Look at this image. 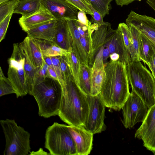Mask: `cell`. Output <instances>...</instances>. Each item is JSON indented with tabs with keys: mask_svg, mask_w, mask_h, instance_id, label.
Returning <instances> with one entry per match:
<instances>
[{
	"mask_svg": "<svg viewBox=\"0 0 155 155\" xmlns=\"http://www.w3.org/2000/svg\"><path fill=\"white\" fill-rule=\"evenodd\" d=\"M30 95L38 104L39 116L45 118L58 115L62 95L60 82L50 77L35 85Z\"/></svg>",
	"mask_w": 155,
	"mask_h": 155,
	"instance_id": "3957f363",
	"label": "cell"
},
{
	"mask_svg": "<svg viewBox=\"0 0 155 155\" xmlns=\"http://www.w3.org/2000/svg\"><path fill=\"white\" fill-rule=\"evenodd\" d=\"M13 12L11 13L0 22V42L5 38L7 30Z\"/></svg>",
	"mask_w": 155,
	"mask_h": 155,
	"instance_id": "e575fe53",
	"label": "cell"
},
{
	"mask_svg": "<svg viewBox=\"0 0 155 155\" xmlns=\"http://www.w3.org/2000/svg\"><path fill=\"white\" fill-rule=\"evenodd\" d=\"M109 57L110 60L113 61H119L120 59V55L116 53H114L110 54Z\"/></svg>",
	"mask_w": 155,
	"mask_h": 155,
	"instance_id": "60d3db41",
	"label": "cell"
},
{
	"mask_svg": "<svg viewBox=\"0 0 155 155\" xmlns=\"http://www.w3.org/2000/svg\"><path fill=\"white\" fill-rule=\"evenodd\" d=\"M55 20L54 16L42 3L37 12L27 17L21 16L18 23L22 30L27 33L31 29Z\"/></svg>",
	"mask_w": 155,
	"mask_h": 155,
	"instance_id": "5bb4252c",
	"label": "cell"
},
{
	"mask_svg": "<svg viewBox=\"0 0 155 155\" xmlns=\"http://www.w3.org/2000/svg\"><path fill=\"white\" fill-rule=\"evenodd\" d=\"M45 147L51 155H77L74 142L68 125L54 122L47 129Z\"/></svg>",
	"mask_w": 155,
	"mask_h": 155,
	"instance_id": "8992f818",
	"label": "cell"
},
{
	"mask_svg": "<svg viewBox=\"0 0 155 155\" xmlns=\"http://www.w3.org/2000/svg\"><path fill=\"white\" fill-rule=\"evenodd\" d=\"M60 66L62 76L65 81L66 79L72 75L65 56H60Z\"/></svg>",
	"mask_w": 155,
	"mask_h": 155,
	"instance_id": "836d02e7",
	"label": "cell"
},
{
	"mask_svg": "<svg viewBox=\"0 0 155 155\" xmlns=\"http://www.w3.org/2000/svg\"><path fill=\"white\" fill-rule=\"evenodd\" d=\"M48 72L50 77L60 82V80L59 77H58L56 72L53 68L49 66L48 68Z\"/></svg>",
	"mask_w": 155,
	"mask_h": 155,
	"instance_id": "f35d334b",
	"label": "cell"
},
{
	"mask_svg": "<svg viewBox=\"0 0 155 155\" xmlns=\"http://www.w3.org/2000/svg\"><path fill=\"white\" fill-rule=\"evenodd\" d=\"M76 20H66L71 38L72 50L79 61L81 64H84L89 66V57L81 44L80 35L76 25Z\"/></svg>",
	"mask_w": 155,
	"mask_h": 155,
	"instance_id": "2e32d148",
	"label": "cell"
},
{
	"mask_svg": "<svg viewBox=\"0 0 155 155\" xmlns=\"http://www.w3.org/2000/svg\"><path fill=\"white\" fill-rule=\"evenodd\" d=\"M49 67L45 62L43 67L36 68L34 86L43 81L47 77H50L48 72Z\"/></svg>",
	"mask_w": 155,
	"mask_h": 155,
	"instance_id": "d6a6232c",
	"label": "cell"
},
{
	"mask_svg": "<svg viewBox=\"0 0 155 155\" xmlns=\"http://www.w3.org/2000/svg\"><path fill=\"white\" fill-rule=\"evenodd\" d=\"M87 96L89 110L84 127L94 134L100 133L106 129L104 120L106 107L99 94Z\"/></svg>",
	"mask_w": 155,
	"mask_h": 155,
	"instance_id": "9c48e42d",
	"label": "cell"
},
{
	"mask_svg": "<svg viewBox=\"0 0 155 155\" xmlns=\"http://www.w3.org/2000/svg\"><path fill=\"white\" fill-rule=\"evenodd\" d=\"M20 0H12L0 4V22L14 10Z\"/></svg>",
	"mask_w": 155,
	"mask_h": 155,
	"instance_id": "f546056e",
	"label": "cell"
},
{
	"mask_svg": "<svg viewBox=\"0 0 155 155\" xmlns=\"http://www.w3.org/2000/svg\"><path fill=\"white\" fill-rule=\"evenodd\" d=\"M91 67V94L96 96L100 93L102 86L106 77L104 66Z\"/></svg>",
	"mask_w": 155,
	"mask_h": 155,
	"instance_id": "ffe728a7",
	"label": "cell"
},
{
	"mask_svg": "<svg viewBox=\"0 0 155 155\" xmlns=\"http://www.w3.org/2000/svg\"><path fill=\"white\" fill-rule=\"evenodd\" d=\"M11 94H16L13 86L8 78L5 76L2 70L0 69V97Z\"/></svg>",
	"mask_w": 155,
	"mask_h": 155,
	"instance_id": "f1b7e54d",
	"label": "cell"
},
{
	"mask_svg": "<svg viewBox=\"0 0 155 155\" xmlns=\"http://www.w3.org/2000/svg\"><path fill=\"white\" fill-rule=\"evenodd\" d=\"M118 27L121 31L125 46L130 54L131 47L132 39L129 27L126 23L124 22L119 23Z\"/></svg>",
	"mask_w": 155,
	"mask_h": 155,
	"instance_id": "4dcf8cb0",
	"label": "cell"
},
{
	"mask_svg": "<svg viewBox=\"0 0 155 155\" xmlns=\"http://www.w3.org/2000/svg\"><path fill=\"white\" fill-rule=\"evenodd\" d=\"M65 81L58 116L69 125L84 126L89 110L87 95L80 88L72 75Z\"/></svg>",
	"mask_w": 155,
	"mask_h": 155,
	"instance_id": "7a4b0ae2",
	"label": "cell"
},
{
	"mask_svg": "<svg viewBox=\"0 0 155 155\" xmlns=\"http://www.w3.org/2000/svg\"><path fill=\"white\" fill-rule=\"evenodd\" d=\"M58 20H55L29 30L27 36L51 42L53 41L56 32Z\"/></svg>",
	"mask_w": 155,
	"mask_h": 155,
	"instance_id": "e0dca14e",
	"label": "cell"
},
{
	"mask_svg": "<svg viewBox=\"0 0 155 155\" xmlns=\"http://www.w3.org/2000/svg\"><path fill=\"white\" fill-rule=\"evenodd\" d=\"M19 44L26 51L35 67L36 68L43 66L45 62L39 39L27 36Z\"/></svg>",
	"mask_w": 155,
	"mask_h": 155,
	"instance_id": "9a60e30c",
	"label": "cell"
},
{
	"mask_svg": "<svg viewBox=\"0 0 155 155\" xmlns=\"http://www.w3.org/2000/svg\"><path fill=\"white\" fill-rule=\"evenodd\" d=\"M74 6L79 10L84 12L91 16L93 12L91 9V5L89 0H64Z\"/></svg>",
	"mask_w": 155,
	"mask_h": 155,
	"instance_id": "1f68e13d",
	"label": "cell"
},
{
	"mask_svg": "<svg viewBox=\"0 0 155 155\" xmlns=\"http://www.w3.org/2000/svg\"><path fill=\"white\" fill-rule=\"evenodd\" d=\"M126 23L132 26L143 35L155 46V19L131 11Z\"/></svg>",
	"mask_w": 155,
	"mask_h": 155,
	"instance_id": "8fae6325",
	"label": "cell"
},
{
	"mask_svg": "<svg viewBox=\"0 0 155 155\" xmlns=\"http://www.w3.org/2000/svg\"><path fill=\"white\" fill-rule=\"evenodd\" d=\"M76 25L80 35V41L85 52L89 57L93 51L92 34L93 30L82 24L79 21H76Z\"/></svg>",
	"mask_w": 155,
	"mask_h": 155,
	"instance_id": "44dd1931",
	"label": "cell"
},
{
	"mask_svg": "<svg viewBox=\"0 0 155 155\" xmlns=\"http://www.w3.org/2000/svg\"><path fill=\"white\" fill-rule=\"evenodd\" d=\"M113 0H89L92 7L103 18L109 14L111 9L110 3Z\"/></svg>",
	"mask_w": 155,
	"mask_h": 155,
	"instance_id": "83f0119b",
	"label": "cell"
},
{
	"mask_svg": "<svg viewBox=\"0 0 155 155\" xmlns=\"http://www.w3.org/2000/svg\"><path fill=\"white\" fill-rule=\"evenodd\" d=\"M104 69L106 77L99 95L106 107L119 111L130 93L126 64L110 60Z\"/></svg>",
	"mask_w": 155,
	"mask_h": 155,
	"instance_id": "6da1fadb",
	"label": "cell"
},
{
	"mask_svg": "<svg viewBox=\"0 0 155 155\" xmlns=\"http://www.w3.org/2000/svg\"><path fill=\"white\" fill-rule=\"evenodd\" d=\"M126 68L132 91L150 108L155 103V80L152 73L140 60L131 61Z\"/></svg>",
	"mask_w": 155,
	"mask_h": 155,
	"instance_id": "277c9868",
	"label": "cell"
},
{
	"mask_svg": "<svg viewBox=\"0 0 155 155\" xmlns=\"http://www.w3.org/2000/svg\"><path fill=\"white\" fill-rule=\"evenodd\" d=\"M18 45L25 58L24 67L29 90V94H30L34 86L36 68L33 65L26 51L19 43Z\"/></svg>",
	"mask_w": 155,
	"mask_h": 155,
	"instance_id": "603a6c76",
	"label": "cell"
},
{
	"mask_svg": "<svg viewBox=\"0 0 155 155\" xmlns=\"http://www.w3.org/2000/svg\"><path fill=\"white\" fill-rule=\"evenodd\" d=\"M12 0H0V4Z\"/></svg>",
	"mask_w": 155,
	"mask_h": 155,
	"instance_id": "7bdbcfd3",
	"label": "cell"
},
{
	"mask_svg": "<svg viewBox=\"0 0 155 155\" xmlns=\"http://www.w3.org/2000/svg\"><path fill=\"white\" fill-rule=\"evenodd\" d=\"M127 25L129 29L132 39L131 47L130 52L131 61L140 60L139 52L140 32L134 26Z\"/></svg>",
	"mask_w": 155,
	"mask_h": 155,
	"instance_id": "484cf974",
	"label": "cell"
},
{
	"mask_svg": "<svg viewBox=\"0 0 155 155\" xmlns=\"http://www.w3.org/2000/svg\"><path fill=\"white\" fill-rule=\"evenodd\" d=\"M139 52L140 60L147 65L155 48V46L143 35L140 32Z\"/></svg>",
	"mask_w": 155,
	"mask_h": 155,
	"instance_id": "7402d4cb",
	"label": "cell"
},
{
	"mask_svg": "<svg viewBox=\"0 0 155 155\" xmlns=\"http://www.w3.org/2000/svg\"><path fill=\"white\" fill-rule=\"evenodd\" d=\"M152 74L155 72V48L152 54L147 65Z\"/></svg>",
	"mask_w": 155,
	"mask_h": 155,
	"instance_id": "74e56055",
	"label": "cell"
},
{
	"mask_svg": "<svg viewBox=\"0 0 155 155\" xmlns=\"http://www.w3.org/2000/svg\"><path fill=\"white\" fill-rule=\"evenodd\" d=\"M91 9L93 13L91 16L92 20L94 22L97 23L99 26L108 25L109 23V22L104 21L103 18L101 15L92 6H91Z\"/></svg>",
	"mask_w": 155,
	"mask_h": 155,
	"instance_id": "d590c367",
	"label": "cell"
},
{
	"mask_svg": "<svg viewBox=\"0 0 155 155\" xmlns=\"http://www.w3.org/2000/svg\"><path fill=\"white\" fill-rule=\"evenodd\" d=\"M134 137L143 142V146L155 155V103L148 108L147 114Z\"/></svg>",
	"mask_w": 155,
	"mask_h": 155,
	"instance_id": "30bf717a",
	"label": "cell"
},
{
	"mask_svg": "<svg viewBox=\"0 0 155 155\" xmlns=\"http://www.w3.org/2000/svg\"><path fill=\"white\" fill-rule=\"evenodd\" d=\"M121 109L123 124L125 128L130 129L137 123L143 121L148 108L142 99L131 91Z\"/></svg>",
	"mask_w": 155,
	"mask_h": 155,
	"instance_id": "ba28073f",
	"label": "cell"
},
{
	"mask_svg": "<svg viewBox=\"0 0 155 155\" xmlns=\"http://www.w3.org/2000/svg\"><path fill=\"white\" fill-rule=\"evenodd\" d=\"M91 67L84 64H81L78 85L87 95L91 94Z\"/></svg>",
	"mask_w": 155,
	"mask_h": 155,
	"instance_id": "cb8c5ba5",
	"label": "cell"
},
{
	"mask_svg": "<svg viewBox=\"0 0 155 155\" xmlns=\"http://www.w3.org/2000/svg\"><path fill=\"white\" fill-rule=\"evenodd\" d=\"M6 143L4 155H28L30 153V134L14 119L1 120Z\"/></svg>",
	"mask_w": 155,
	"mask_h": 155,
	"instance_id": "5b68a950",
	"label": "cell"
},
{
	"mask_svg": "<svg viewBox=\"0 0 155 155\" xmlns=\"http://www.w3.org/2000/svg\"><path fill=\"white\" fill-rule=\"evenodd\" d=\"M13 46L12 54L8 60V78L12 83L18 98L29 94V90L24 67V56L18 43H14Z\"/></svg>",
	"mask_w": 155,
	"mask_h": 155,
	"instance_id": "52a82bcc",
	"label": "cell"
},
{
	"mask_svg": "<svg viewBox=\"0 0 155 155\" xmlns=\"http://www.w3.org/2000/svg\"><path fill=\"white\" fill-rule=\"evenodd\" d=\"M75 144L77 155H88L92 149L93 135L83 126L68 125Z\"/></svg>",
	"mask_w": 155,
	"mask_h": 155,
	"instance_id": "7c38bea8",
	"label": "cell"
},
{
	"mask_svg": "<svg viewBox=\"0 0 155 155\" xmlns=\"http://www.w3.org/2000/svg\"><path fill=\"white\" fill-rule=\"evenodd\" d=\"M42 0H20L13 13L27 17L37 12L40 9Z\"/></svg>",
	"mask_w": 155,
	"mask_h": 155,
	"instance_id": "d6986e66",
	"label": "cell"
},
{
	"mask_svg": "<svg viewBox=\"0 0 155 155\" xmlns=\"http://www.w3.org/2000/svg\"><path fill=\"white\" fill-rule=\"evenodd\" d=\"M72 75L78 85L81 66V63L72 50L66 56Z\"/></svg>",
	"mask_w": 155,
	"mask_h": 155,
	"instance_id": "4316f807",
	"label": "cell"
},
{
	"mask_svg": "<svg viewBox=\"0 0 155 155\" xmlns=\"http://www.w3.org/2000/svg\"><path fill=\"white\" fill-rule=\"evenodd\" d=\"M39 40L42 53L45 56L50 57L66 56L70 51L62 48L52 42L41 39Z\"/></svg>",
	"mask_w": 155,
	"mask_h": 155,
	"instance_id": "d4e9b609",
	"label": "cell"
},
{
	"mask_svg": "<svg viewBox=\"0 0 155 155\" xmlns=\"http://www.w3.org/2000/svg\"><path fill=\"white\" fill-rule=\"evenodd\" d=\"M152 75L155 80V72L153 74H152Z\"/></svg>",
	"mask_w": 155,
	"mask_h": 155,
	"instance_id": "ee69618b",
	"label": "cell"
},
{
	"mask_svg": "<svg viewBox=\"0 0 155 155\" xmlns=\"http://www.w3.org/2000/svg\"><path fill=\"white\" fill-rule=\"evenodd\" d=\"M58 21L56 33L52 42L62 48L70 51L72 49V39L66 20Z\"/></svg>",
	"mask_w": 155,
	"mask_h": 155,
	"instance_id": "ac0fdd59",
	"label": "cell"
},
{
	"mask_svg": "<svg viewBox=\"0 0 155 155\" xmlns=\"http://www.w3.org/2000/svg\"><path fill=\"white\" fill-rule=\"evenodd\" d=\"M77 19L81 23L89 27H91L92 25L91 21L87 19L86 13L83 11H79Z\"/></svg>",
	"mask_w": 155,
	"mask_h": 155,
	"instance_id": "8d00e7d4",
	"label": "cell"
},
{
	"mask_svg": "<svg viewBox=\"0 0 155 155\" xmlns=\"http://www.w3.org/2000/svg\"><path fill=\"white\" fill-rule=\"evenodd\" d=\"M146 2L155 12V0H146Z\"/></svg>",
	"mask_w": 155,
	"mask_h": 155,
	"instance_id": "b9f144b4",
	"label": "cell"
},
{
	"mask_svg": "<svg viewBox=\"0 0 155 155\" xmlns=\"http://www.w3.org/2000/svg\"><path fill=\"white\" fill-rule=\"evenodd\" d=\"M117 5L122 6L124 5H128L133 2L137 0H114Z\"/></svg>",
	"mask_w": 155,
	"mask_h": 155,
	"instance_id": "ab89813d",
	"label": "cell"
},
{
	"mask_svg": "<svg viewBox=\"0 0 155 155\" xmlns=\"http://www.w3.org/2000/svg\"><path fill=\"white\" fill-rule=\"evenodd\" d=\"M42 4L57 20L77 19L79 10L64 0H42Z\"/></svg>",
	"mask_w": 155,
	"mask_h": 155,
	"instance_id": "4fadbf2b",
	"label": "cell"
}]
</instances>
